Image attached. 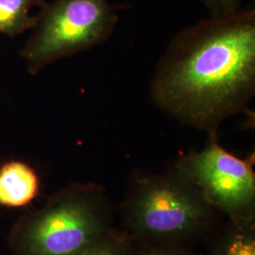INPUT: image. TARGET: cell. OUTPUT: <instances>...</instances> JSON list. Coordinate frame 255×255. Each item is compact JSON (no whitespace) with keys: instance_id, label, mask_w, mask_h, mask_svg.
<instances>
[{"instance_id":"obj_3","label":"cell","mask_w":255,"mask_h":255,"mask_svg":"<svg viewBox=\"0 0 255 255\" xmlns=\"http://www.w3.org/2000/svg\"><path fill=\"white\" fill-rule=\"evenodd\" d=\"M212 210L200 189L174 169L137 178L128 202V222L137 237L177 242L206 230Z\"/></svg>"},{"instance_id":"obj_4","label":"cell","mask_w":255,"mask_h":255,"mask_svg":"<svg viewBox=\"0 0 255 255\" xmlns=\"http://www.w3.org/2000/svg\"><path fill=\"white\" fill-rule=\"evenodd\" d=\"M119 20L109 0H55L44 4L22 51L29 73L106 42Z\"/></svg>"},{"instance_id":"obj_1","label":"cell","mask_w":255,"mask_h":255,"mask_svg":"<svg viewBox=\"0 0 255 255\" xmlns=\"http://www.w3.org/2000/svg\"><path fill=\"white\" fill-rule=\"evenodd\" d=\"M255 94V11L212 17L179 32L156 67L155 105L217 139L225 119L249 112Z\"/></svg>"},{"instance_id":"obj_5","label":"cell","mask_w":255,"mask_h":255,"mask_svg":"<svg viewBox=\"0 0 255 255\" xmlns=\"http://www.w3.org/2000/svg\"><path fill=\"white\" fill-rule=\"evenodd\" d=\"M217 140L210 139L200 151L182 155L175 169L200 189L213 208L226 213L232 220L254 219L255 157L238 158Z\"/></svg>"},{"instance_id":"obj_6","label":"cell","mask_w":255,"mask_h":255,"mask_svg":"<svg viewBox=\"0 0 255 255\" xmlns=\"http://www.w3.org/2000/svg\"><path fill=\"white\" fill-rule=\"evenodd\" d=\"M39 192L35 171L22 162H10L0 168V204L21 207L28 204Z\"/></svg>"},{"instance_id":"obj_2","label":"cell","mask_w":255,"mask_h":255,"mask_svg":"<svg viewBox=\"0 0 255 255\" xmlns=\"http://www.w3.org/2000/svg\"><path fill=\"white\" fill-rule=\"evenodd\" d=\"M101 188L74 185L57 194L14 232L16 255H80L108 234Z\"/></svg>"},{"instance_id":"obj_11","label":"cell","mask_w":255,"mask_h":255,"mask_svg":"<svg viewBox=\"0 0 255 255\" xmlns=\"http://www.w3.org/2000/svg\"><path fill=\"white\" fill-rule=\"evenodd\" d=\"M146 255H190L183 251L177 250L174 248H159L150 251Z\"/></svg>"},{"instance_id":"obj_10","label":"cell","mask_w":255,"mask_h":255,"mask_svg":"<svg viewBox=\"0 0 255 255\" xmlns=\"http://www.w3.org/2000/svg\"><path fill=\"white\" fill-rule=\"evenodd\" d=\"M211 12L212 17L230 16L240 11V0H201Z\"/></svg>"},{"instance_id":"obj_8","label":"cell","mask_w":255,"mask_h":255,"mask_svg":"<svg viewBox=\"0 0 255 255\" xmlns=\"http://www.w3.org/2000/svg\"><path fill=\"white\" fill-rule=\"evenodd\" d=\"M44 4V0H0V32L16 36L34 27L36 16H30L29 11Z\"/></svg>"},{"instance_id":"obj_9","label":"cell","mask_w":255,"mask_h":255,"mask_svg":"<svg viewBox=\"0 0 255 255\" xmlns=\"http://www.w3.org/2000/svg\"><path fill=\"white\" fill-rule=\"evenodd\" d=\"M80 255H129L127 241L108 233Z\"/></svg>"},{"instance_id":"obj_7","label":"cell","mask_w":255,"mask_h":255,"mask_svg":"<svg viewBox=\"0 0 255 255\" xmlns=\"http://www.w3.org/2000/svg\"><path fill=\"white\" fill-rule=\"evenodd\" d=\"M211 255H255L254 219L232 220Z\"/></svg>"}]
</instances>
